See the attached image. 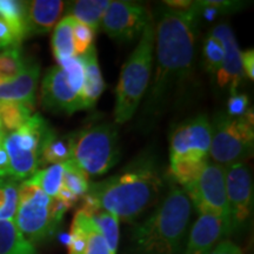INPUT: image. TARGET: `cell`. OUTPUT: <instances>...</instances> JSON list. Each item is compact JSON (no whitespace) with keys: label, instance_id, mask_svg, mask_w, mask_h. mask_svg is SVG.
<instances>
[{"label":"cell","instance_id":"cell-1","mask_svg":"<svg viewBox=\"0 0 254 254\" xmlns=\"http://www.w3.org/2000/svg\"><path fill=\"white\" fill-rule=\"evenodd\" d=\"M199 13L193 1L186 11L167 9L155 31V71L144 105L145 113L155 114L170 91L192 71Z\"/></svg>","mask_w":254,"mask_h":254},{"label":"cell","instance_id":"cell-2","mask_svg":"<svg viewBox=\"0 0 254 254\" xmlns=\"http://www.w3.org/2000/svg\"><path fill=\"white\" fill-rule=\"evenodd\" d=\"M164 189V177L153 155H140L116 176L90 184L86 194L104 211L132 222L155 207Z\"/></svg>","mask_w":254,"mask_h":254},{"label":"cell","instance_id":"cell-3","mask_svg":"<svg viewBox=\"0 0 254 254\" xmlns=\"http://www.w3.org/2000/svg\"><path fill=\"white\" fill-rule=\"evenodd\" d=\"M193 205L182 187L171 183L164 198L129 238V254H184Z\"/></svg>","mask_w":254,"mask_h":254},{"label":"cell","instance_id":"cell-4","mask_svg":"<svg viewBox=\"0 0 254 254\" xmlns=\"http://www.w3.org/2000/svg\"><path fill=\"white\" fill-rule=\"evenodd\" d=\"M154 40V25L150 23L142 31L138 45L123 66L116 91L114 120L117 124H124L133 118L147 92L153 66Z\"/></svg>","mask_w":254,"mask_h":254},{"label":"cell","instance_id":"cell-5","mask_svg":"<svg viewBox=\"0 0 254 254\" xmlns=\"http://www.w3.org/2000/svg\"><path fill=\"white\" fill-rule=\"evenodd\" d=\"M68 207L50 198L39 187L24 180L19 185V204L14 225L31 245L45 243L56 234Z\"/></svg>","mask_w":254,"mask_h":254},{"label":"cell","instance_id":"cell-6","mask_svg":"<svg viewBox=\"0 0 254 254\" xmlns=\"http://www.w3.org/2000/svg\"><path fill=\"white\" fill-rule=\"evenodd\" d=\"M68 136L71 159L88 176H104L118 163V132L112 124L88 126Z\"/></svg>","mask_w":254,"mask_h":254},{"label":"cell","instance_id":"cell-7","mask_svg":"<svg viewBox=\"0 0 254 254\" xmlns=\"http://www.w3.org/2000/svg\"><path fill=\"white\" fill-rule=\"evenodd\" d=\"M254 146L253 110L239 118L219 112L211 123L209 154L215 164L227 167L245 163L252 157Z\"/></svg>","mask_w":254,"mask_h":254},{"label":"cell","instance_id":"cell-8","mask_svg":"<svg viewBox=\"0 0 254 254\" xmlns=\"http://www.w3.org/2000/svg\"><path fill=\"white\" fill-rule=\"evenodd\" d=\"M52 128L39 114H33L17 131L7 133L4 147L8 157V173L11 179L26 180L40 166L44 142Z\"/></svg>","mask_w":254,"mask_h":254},{"label":"cell","instance_id":"cell-9","mask_svg":"<svg viewBox=\"0 0 254 254\" xmlns=\"http://www.w3.org/2000/svg\"><path fill=\"white\" fill-rule=\"evenodd\" d=\"M182 190L199 214L213 215L230 225L224 166L208 161L198 179Z\"/></svg>","mask_w":254,"mask_h":254},{"label":"cell","instance_id":"cell-10","mask_svg":"<svg viewBox=\"0 0 254 254\" xmlns=\"http://www.w3.org/2000/svg\"><path fill=\"white\" fill-rule=\"evenodd\" d=\"M231 233L246 226L253 208V179L246 163L225 167Z\"/></svg>","mask_w":254,"mask_h":254},{"label":"cell","instance_id":"cell-11","mask_svg":"<svg viewBox=\"0 0 254 254\" xmlns=\"http://www.w3.org/2000/svg\"><path fill=\"white\" fill-rule=\"evenodd\" d=\"M150 23L151 12L146 6L116 0L110 1L101 19L100 28L113 39L128 41L140 36Z\"/></svg>","mask_w":254,"mask_h":254},{"label":"cell","instance_id":"cell-12","mask_svg":"<svg viewBox=\"0 0 254 254\" xmlns=\"http://www.w3.org/2000/svg\"><path fill=\"white\" fill-rule=\"evenodd\" d=\"M211 122L204 114L177 127L171 135L170 161L208 160Z\"/></svg>","mask_w":254,"mask_h":254},{"label":"cell","instance_id":"cell-13","mask_svg":"<svg viewBox=\"0 0 254 254\" xmlns=\"http://www.w3.org/2000/svg\"><path fill=\"white\" fill-rule=\"evenodd\" d=\"M41 104L47 110L65 114L84 110L81 94L74 90L65 71L59 66L50 68L43 79Z\"/></svg>","mask_w":254,"mask_h":254},{"label":"cell","instance_id":"cell-14","mask_svg":"<svg viewBox=\"0 0 254 254\" xmlns=\"http://www.w3.org/2000/svg\"><path fill=\"white\" fill-rule=\"evenodd\" d=\"M211 34L217 38L224 47V60L217 72L219 86H230L231 94L237 93V88L244 79V71L241 66V52L236 36L226 24L215 26Z\"/></svg>","mask_w":254,"mask_h":254},{"label":"cell","instance_id":"cell-15","mask_svg":"<svg viewBox=\"0 0 254 254\" xmlns=\"http://www.w3.org/2000/svg\"><path fill=\"white\" fill-rule=\"evenodd\" d=\"M230 234L226 221L213 215L199 214L189 232L184 254H211L222 238Z\"/></svg>","mask_w":254,"mask_h":254},{"label":"cell","instance_id":"cell-16","mask_svg":"<svg viewBox=\"0 0 254 254\" xmlns=\"http://www.w3.org/2000/svg\"><path fill=\"white\" fill-rule=\"evenodd\" d=\"M68 254H113L91 215L80 209L72 221Z\"/></svg>","mask_w":254,"mask_h":254},{"label":"cell","instance_id":"cell-17","mask_svg":"<svg viewBox=\"0 0 254 254\" xmlns=\"http://www.w3.org/2000/svg\"><path fill=\"white\" fill-rule=\"evenodd\" d=\"M39 77V65L27 62L20 74L8 81L0 82V101H18L34 106Z\"/></svg>","mask_w":254,"mask_h":254},{"label":"cell","instance_id":"cell-18","mask_svg":"<svg viewBox=\"0 0 254 254\" xmlns=\"http://www.w3.org/2000/svg\"><path fill=\"white\" fill-rule=\"evenodd\" d=\"M65 8L60 0H33L26 1L27 37L46 34L56 27Z\"/></svg>","mask_w":254,"mask_h":254},{"label":"cell","instance_id":"cell-19","mask_svg":"<svg viewBox=\"0 0 254 254\" xmlns=\"http://www.w3.org/2000/svg\"><path fill=\"white\" fill-rule=\"evenodd\" d=\"M85 68V82L81 91L82 105L85 109H92L100 95L105 91V81L101 74L99 63H98L97 51L93 46L81 56Z\"/></svg>","mask_w":254,"mask_h":254},{"label":"cell","instance_id":"cell-20","mask_svg":"<svg viewBox=\"0 0 254 254\" xmlns=\"http://www.w3.org/2000/svg\"><path fill=\"white\" fill-rule=\"evenodd\" d=\"M109 0H79L68 2L66 14L88 25L95 31L100 27L101 19L109 7Z\"/></svg>","mask_w":254,"mask_h":254},{"label":"cell","instance_id":"cell-21","mask_svg":"<svg viewBox=\"0 0 254 254\" xmlns=\"http://www.w3.org/2000/svg\"><path fill=\"white\" fill-rule=\"evenodd\" d=\"M0 18L8 25L19 44L27 37L26 1L0 0Z\"/></svg>","mask_w":254,"mask_h":254},{"label":"cell","instance_id":"cell-22","mask_svg":"<svg viewBox=\"0 0 254 254\" xmlns=\"http://www.w3.org/2000/svg\"><path fill=\"white\" fill-rule=\"evenodd\" d=\"M53 56L58 64L74 55V43H73V18L69 15L60 19L56 25L52 36Z\"/></svg>","mask_w":254,"mask_h":254},{"label":"cell","instance_id":"cell-23","mask_svg":"<svg viewBox=\"0 0 254 254\" xmlns=\"http://www.w3.org/2000/svg\"><path fill=\"white\" fill-rule=\"evenodd\" d=\"M0 254H37L13 221H0Z\"/></svg>","mask_w":254,"mask_h":254},{"label":"cell","instance_id":"cell-24","mask_svg":"<svg viewBox=\"0 0 254 254\" xmlns=\"http://www.w3.org/2000/svg\"><path fill=\"white\" fill-rule=\"evenodd\" d=\"M33 105L18 101H0V123L6 133L20 128L33 114Z\"/></svg>","mask_w":254,"mask_h":254},{"label":"cell","instance_id":"cell-25","mask_svg":"<svg viewBox=\"0 0 254 254\" xmlns=\"http://www.w3.org/2000/svg\"><path fill=\"white\" fill-rule=\"evenodd\" d=\"M71 160V141L69 136H58L56 132L50 133L44 142L40 155V165L64 164Z\"/></svg>","mask_w":254,"mask_h":254},{"label":"cell","instance_id":"cell-26","mask_svg":"<svg viewBox=\"0 0 254 254\" xmlns=\"http://www.w3.org/2000/svg\"><path fill=\"white\" fill-rule=\"evenodd\" d=\"M63 178L64 164H57L38 170L33 176L26 179V182L39 187L50 198H57L63 187Z\"/></svg>","mask_w":254,"mask_h":254},{"label":"cell","instance_id":"cell-27","mask_svg":"<svg viewBox=\"0 0 254 254\" xmlns=\"http://www.w3.org/2000/svg\"><path fill=\"white\" fill-rule=\"evenodd\" d=\"M208 160L195 161V160H177L170 161L168 174L173 179V183L178 186L185 189L186 186L194 183L200 173L202 172Z\"/></svg>","mask_w":254,"mask_h":254},{"label":"cell","instance_id":"cell-28","mask_svg":"<svg viewBox=\"0 0 254 254\" xmlns=\"http://www.w3.org/2000/svg\"><path fill=\"white\" fill-rule=\"evenodd\" d=\"M19 185L11 178L0 179V221H14L19 204Z\"/></svg>","mask_w":254,"mask_h":254},{"label":"cell","instance_id":"cell-29","mask_svg":"<svg viewBox=\"0 0 254 254\" xmlns=\"http://www.w3.org/2000/svg\"><path fill=\"white\" fill-rule=\"evenodd\" d=\"M86 214L91 215L106 240L111 252L116 254L119 245V219L114 214L101 208H97Z\"/></svg>","mask_w":254,"mask_h":254},{"label":"cell","instance_id":"cell-30","mask_svg":"<svg viewBox=\"0 0 254 254\" xmlns=\"http://www.w3.org/2000/svg\"><path fill=\"white\" fill-rule=\"evenodd\" d=\"M26 64L18 46L2 50L0 52V82L8 81L20 74Z\"/></svg>","mask_w":254,"mask_h":254},{"label":"cell","instance_id":"cell-31","mask_svg":"<svg viewBox=\"0 0 254 254\" xmlns=\"http://www.w3.org/2000/svg\"><path fill=\"white\" fill-rule=\"evenodd\" d=\"M88 177L90 176L84 170H81L72 159L64 163L63 186L74 193L79 198L87 193L88 186H90Z\"/></svg>","mask_w":254,"mask_h":254},{"label":"cell","instance_id":"cell-32","mask_svg":"<svg viewBox=\"0 0 254 254\" xmlns=\"http://www.w3.org/2000/svg\"><path fill=\"white\" fill-rule=\"evenodd\" d=\"M97 31L73 18V43L75 57H81L93 47Z\"/></svg>","mask_w":254,"mask_h":254},{"label":"cell","instance_id":"cell-33","mask_svg":"<svg viewBox=\"0 0 254 254\" xmlns=\"http://www.w3.org/2000/svg\"><path fill=\"white\" fill-rule=\"evenodd\" d=\"M202 53H204V62L207 71L211 73H217L218 69L221 67L222 60H224L222 44L217 38L209 33L205 39Z\"/></svg>","mask_w":254,"mask_h":254},{"label":"cell","instance_id":"cell-34","mask_svg":"<svg viewBox=\"0 0 254 254\" xmlns=\"http://www.w3.org/2000/svg\"><path fill=\"white\" fill-rule=\"evenodd\" d=\"M58 66L65 71L74 90L81 94L85 82V68L81 57H72V58L63 60L58 64Z\"/></svg>","mask_w":254,"mask_h":254},{"label":"cell","instance_id":"cell-35","mask_svg":"<svg viewBox=\"0 0 254 254\" xmlns=\"http://www.w3.org/2000/svg\"><path fill=\"white\" fill-rule=\"evenodd\" d=\"M249 110V97L243 93L231 94L227 101V114L233 118H239Z\"/></svg>","mask_w":254,"mask_h":254},{"label":"cell","instance_id":"cell-36","mask_svg":"<svg viewBox=\"0 0 254 254\" xmlns=\"http://www.w3.org/2000/svg\"><path fill=\"white\" fill-rule=\"evenodd\" d=\"M19 43L15 39L13 32L5 20L0 18V50L8 49V47H15L18 46Z\"/></svg>","mask_w":254,"mask_h":254},{"label":"cell","instance_id":"cell-37","mask_svg":"<svg viewBox=\"0 0 254 254\" xmlns=\"http://www.w3.org/2000/svg\"><path fill=\"white\" fill-rule=\"evenodd\" d=\"M241 66L245 72L246 77L253 80L254 79V52L253 50H247L241 52Z\"/></svg>","mask_w":254,"mask_h":254},{"label":"cell","instance_id":"cell-38","mask_svg":"<svg viewBox=\"0 0 254 254\" xmlns=\"http://www.w3.org/2000/svg\"><path fill=\"white\" fill-rule=\"evenodd\" d=\"M211 254H243V251L238 245L230 240L220 241Z\"/></svg>","mask_w":254,"mask_h":254},{"label":"cell","instance_id":"cell-39","mask_svg":"<svg viewBox=\"0 0 254 254\" xmlns=\"http://www.w3.org/2000/svg\"><path fill=\"white\" fill-rule=\"evenodd\" d=\"M8 157L4 147V141L0 142V179L9 178Z\"/></svg>","mask_w":254,"mask_h":254},{"label":"cell","instance_id":"cell-40","mask_svg":"<svg viewBox=\"0 0 254 254\" xmlns=\"http://www.w3.org/2000/svg\"><path fill=\"white\" fill-rule=\"evenodd\" d=\"M6 134H7V133L5 132V129L2 128V125H1V123H0V142H2V141H4V139H5Z\"/></svg>","mask_w":254,"mask_h":254}]
</instances>
